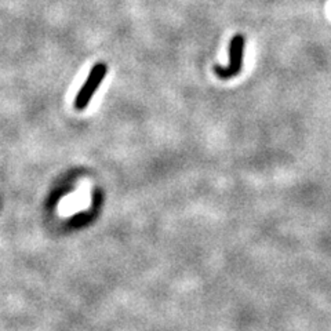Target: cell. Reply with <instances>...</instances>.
Here are the masks:
<instances>
[{"mask_svg":"<svg viewBox=\"0 0 331 331\" xmlns=\"http://www.w3.org/2000/svg\"><path fill=\"white\" fill-rule=\"evenodd\" d=\"M105 74H106V68H105L103 64H97L93 68L88 79L83 84L80 93L76 96V100H75V106L77 109H84L87 106L88 102L91 101V97L94 96V93H96L97 87L101 84Z\"/></svg>","mask_w":331,"mask_h":331,"instance_id":"obj_3","label":"cell"},{"mask_svg":"<svg viewBox=\"0 0 331 331\" xmlns=\"http://www.w3.org/2000/svg\"><path fill=\"white\" fill-rule=\"evenodd\" d=\"M246 39L243 35H236L232 37L229 44V64L227 66L215 65L214 72L221 79H230L240 74L243 66V54H244Z\"/></svg>","mask_w":331,"mask_h":331,"instance_id":"obj_2","label":"cell"},{"mask_svg":"<svg viewBox=\"0 0 331 331\" xmlns=\"http://www.w3.org/2000/svg\"><path fill=\"white\" fill-rule=\"evenodd\" d=\"M91 184L88 181H83L77 191L72 192L61 199L58 203V215L62 218L72 217L75 214L86 211L91 207Z\"/></svg>","mask_w":331,"mask_h":331,"instance_id":"obj_1","label":"cell"}]
</instances>
